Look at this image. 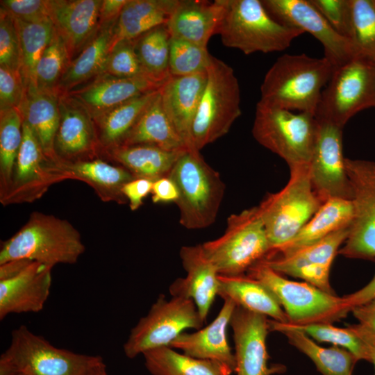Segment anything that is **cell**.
<instances>
[{"mask_svg":"<svg viewBox=\"0 0 375 375\" xmlns=\"http://www.w3.org/2000/svg\"><path fill=\"white\" fill-rule=\"evenodd\" d=\"M334 68L325 57L312 58L305 53L282 55L265 75L260 101L315 115Z\"/></svg>","mask_w":375,"mask_h":375,"instance_id":"6da1fadb","label":"cell"},{"mask_svg":"<svg viewBox=\"0 0 375 375\" xmlns=\"http://www.w3.org/2000/svg\"><path fill=\"white\" fill-rule=\"evenodd\" d=\"M85 250L81 233L69 221L34 211L17 232L1 244L0 265L20 259L51 267L71 265Z\"/></svg>","mask_w":375,"mask_h":375,"instance_id":"7a4b0ae2","label":"cell"},{"mask_svg":"<svg viewBox=\"0 0 375 375\" xmlns=\"http://www.w3.org/2000/svg\"><path fill=\"white\" fill-rule=\"evenodd\" d=\"M176 183L179 197L176 204L179 223L188 229L212 224L222 201L226 186L219 174L196 149L183 151L169 176Z\"/></svg>","mask_w":375,"mask_h":375,"instance_id":"3957f363","label":"cell"},{"mask_svg":"<svg viewBox=\"0 0 375 375\" xmlns=\"http://www.w3.org/2000/svg\"><path fill=\"white\" fill-rule=\"evenodd\" d=\"M303 33L276 21L260 0H226L217 32L224 46L246 55L283 51Z\"/></svg>","mask_w":375,"mask_h":375,"instance_id":"277c9868","label":"cell"},{"mask_svg":"<svg viewBox=\"0 0 375 375\" xmlns=\"http://www.w3.org/2000/svg\"><path fill=\"white\" fill-rule=\"evenodd\" d=\"M102 361L99 356L57 348L22 325L1 356L0 375H84Z\"/></svg>","mask_w":375,"mask_h":375,"instance_id":"5b68a950","label":"cell"},{"mask_svg":"<svg viewBox=\"0 0 375 375\" xmlns=\"http://www.w3.org/2000/svg\"><path fill=\"white\" fill-rule=\"evenodd\" d=\"M290 172L284 188L268 194L258 206L269 253L291 240L323 203L312 189L308 165L290 168Z\"/></svg>","mask_w":375,"mask_h":375,"instance_id":"8992f818","label":"cell"},{"mask_svg":"<svg viewBox=\"0 0 375 375\" xmlns=\"http://www.w3.org/2000/svg\"><path fill=\"white\" fill-rule=\"evenodd\" d=\"M318 121L308 112L297 113L258 101L252 127L254 139L284 160L290 168L308 165Z\"/></svg>","mask_w":375,"mask_h":375,"instance_id":"52a82bcc","label":"cell"},{"mask_svg":"<svg viewBox=\"0 0 375 375\" xmlns=\"http://www.w3.org/2000/svg\"><path fill=\"white\" fill-rule=\"evenodd\" d=\"M241 113L240 85L233 69L212 56L192 124L193 149L200 151L227 134Z\"/></svg>","mask_w":375,"mask_h":375,"instance_id":"ba28073f","label":"cell"},{"mask_svg":"<svg viewBox=\"0 0 375 375\" xmlns=\"http://www.w3.org/2000/svg\"><path fill=\"white\" fill-rule=\"evenodd\" d=\"M247 274L260 281L275 295L290 324L332 323L351 312L343 297L328 293L306 282L287 279L262 260L251 267Z\"/></svg>","mask_w":375,"mask_h":375,"instance_id":"9c48e42d","label":"cell"},{"mask_svg":"<svg viewBox=\"0 0 375 375\" xmlns=\"http://www.w3.org/2000/svg\"><path fill=\"white\" fill-rule=\"evenodd\" d=\"M201 246L219 274H244L270 251L258 206L231 214L227 219L224 233Z\"/></svg>","mask_w":375,"mask_h":375,"instance_id":"30bf717a","label":"cell"},{"mask_svg":"<svg viewBox=\"0 0 375 375\" xmlns=\"http://www.w3.org/2000/svg\"><path fill=\"white\" fill-rule=\"evenodd\" d=\"M371 107L375 108V61L356 55L334 68L315 116L344 128L352 117Z\"/></svg>","mask_w":375,"mask_h":375,"instance_id":"8fae6325","label":"cell"},{"mask_svg":"<svg viewBox=\"0 0 375 375\" xmlns=\"http://www.w3.org/2000/svg\"><path fill=\"white\" fill-rule=\"evenodd\" d=\"M204 322L192 299L176 296L167 299L160 294L147 315L131 329L124 352L133 358L147 351L169 347L185 330H199Z\"/></svg>","mask_w":375,"mask_h":375,"instance_id":"7c38bea8","label":"cell"},{"mask_svg":"<svg viewBox=\"0 0 375 375\" xmlns=\"http://www.w3.org/2000/svg\"><path fill=\"white\" fill-rule=\"evenodd\" d=\"M353 205L347 238L338 254L375 260V161L345 158Z\"/></svg>","mask_w":375,"mask_h":375,"instance_id":"4fadbf2b","label":"cell"},{"mask_svg":"<svg viewBox=\"0 0 375 375\" xmlns=\"http://www.w3.org/2000/svg\"><path fill=\"white\" fill-rule=\"evenodd\" d=\"M60 165L46 156L33 131L23 122V139L11 185L1 203H31L40 199L51 185L65 181Z\"/></svg>","mask_w":375,"mask_h":375,"instance_id":"5bb4252c","label":"cell"},{"mask_svg":"<svg viewBox=\"0 0 375 375\" xmlns=\"http://www.w3.org/2000/svg\"><path fill=\"white\" fill-rule=\"evenodd\" d=\"M317 121L316 138L308 164L312 189L322 203L336 198L351 200L352 190L343 156V128Z\"/></svg>","mask_w":375,"mask_h":375,"instance_id":"9a60e30c","label":"cell"},{"mask_svg":"<svg viewBox=\"0 0 375 375\" xmlns=\"http://www.w3.org/2000/svg\"><path fill=\"white\" fill-rule=\"evenodd\" d=\"M265 8L278 22L307 32L323 46L324 57L334 67L357 55L351 41L338 33L309 0H262Z\"/></svg>","mask_w":375,"mask_h":375,"instance_id":"2e32d148","label":"cell"},{"mask_svg":"<svg viewBox=\"0 0 375 375\" xmlns=\"http://www.w3.org/2000/svg\"><path fill=\"white\" fill-rule=\"evenodd\" d=\"M348 233L349 227L343 228L290 255L262 261L282 275L301 278L328 293L335 294L330 285V269Z\"/></svg>","mask_w":375,"mask_h":375,"instance_id":"e0dca14e","label":"cell"},{"mask_svg":"<svg viewBox=\"0 0 375 375\" xmlns=\"http://www.w3.org/2000/svg\"><path fill=\"white\" fill-rule=\"evenodd\" d=\"M229 326L233 332L236 375H272L283 372V365L268 364L266 340L267 317L236 306Z\"/></svg>","mask_w":375,"mask_h":375,"instance_id":"ac0fdd59","label":"cell"},{"mask_svg":"<svg viewBox=\"0 0 375 375\" xmlns=\"http://www.w3.org/2000/svg\"><path fill=\"white\" fill-rule=\"evenodd\" d=\"M60 120L54 141L62 163L97 158L101 153L94 122L88 110L67 94H60Z\"/></svg>","mask_w":375,"mask_h":375,"instance_id":"d6986e66","label":"cell"},{"mask_svg":"<svg viewBox=\"0 0 375 375\" xmlns=\"http://www.w3.org/2000/svg\"><path fill=\"white\" fill-rule=\"evenodd\" d=\"M52 269L33 261L13 276L0 280V319L12 313L41 311L49 296Z\"/></svg>","mask_w":375,"mask_h":375,"instance_id":"ffe728a7","label":"cell"},{"mask_svg":"<svg viewBox=\"0 0 375 375\" xmlns=\"http://www.w3.org/2000/svg\"><path fill=\"white\" fill-rule=\"evenodd\" d=\"M180 258L186 272L185 278H177L169 287L172 297L192 299L205 322L219 292V273L206 257L201 244L183 246Z\"/></svg>","mask_w":375,"mask_h":375,"instance_id":"44dd1931","label":"cell"},{"mask_svg":"<svg viewBox=\"0 0 375 375\" xmlns=\"http://www.w3.org/2000/svg\"><path fill=\"white\" fill-rule=\"evenodd\" d=\"M101 1L48 0L49 17L67 46L70 60L99 29Z\"/></svg>","mask_w":375,"mask_h":375,"instance_id":"7402d4cb","label":"cell"},{"mask_svg":"<svg viewBox=\"0 0 375 375\" xmlns=\"http://www.w3.org/2000/svg\"><path fill=\"white\" fill-rule=\"evenodd\" d=\"M236 304L224 299V304L215 319L194 333L183 332L169 344L183 353L200 359L222 363L235 372V360L227 337V330Z\"/></svg>","mask_w":375,"mask_h":375,"instance_id":"603a6c76","label":"cell"},{"mask_svg":"<svg viewBox=\"0 0 375 375\" xmlns=\"http://www.w3.org/2000/svg\"><path fill=\"white\" fill-rule=\"evenodd\" d=\"M164 83L147 76L118 78L101 74L69 95L81 104L93 119L135 97L160 89Z\"/></svg>","mask_w":375,"mask_h":375,"instance_id":"cb8c5ba5","label":"cell"},{"mask_svg":"<svg viewBox=\"0 0 375 375\" xmlns=\"http://www.w3.org/2000/svg\"><path fill=\"white\" fill-rule=\"evenodd\" d=\"M206 80L207 70L170 76L160 89L163 109L188 149H193L192 127Z\"/></svg>","mask_w":375,"mask_h":375,"instance_id":"d4e9b609","label":"cell"},{"mask_svg":"<svg viewBox=\"0 0 375 375\" xmlns=\"http://www.w3.org/2000/svg\"><path fill=\"white\" fill-rule=\"evenodd\" d=\"M226 0H178L166 24L171 36L207 48L224 18Z\"/></svg>","mask_w":375,"mask_h":375,"instance_id":"484cf974","label":"cell"},{"mask_svg":"<svg viewBox=\"0 0 375 375\" xmlns=\"http://www.w3.org/2000/svg\"><path fill=\"white\" fill-rule=\"evenodd\" d=\"M60 93L37 88L33 83L25 87L22 102L17 107L23 122L33 131L46 156L62 164L54 150V141L60 120Z\"/></svg>","mask_w":375,"mask_h":375,"instance_id":"4316f807","label":"cell"},{"mask_svg":"<svg viewBox=\"0 0 375 375\" xmlns=\"http://www.w3.org/2000/svg\"><path fill=\"white\" fill-rule=\"evenodd\" d=\"M60 166L65 180H77L87 183L102 201L119 205L128 203L122 188L135 178L124 167L110 164L100 158L64 162Z\"/></svg>","mask_w":375,"mask_h":375,"instance_id":"83f0119b","label":"cell"},{"mask_svg":"<svg viewBox=\"0 0 375 375\" xmlns=\"http://www.w3.org/2000/svg\"><path fill=\"white\" fill-rule=\"evenodd\" d=\"M352 218L351 200L328 199L291 240L270 252L265 258L288 256L312 244L340 229L349 227Z\"/></svg>","mask_w":375,"mask_h":375,"instance_id":"f1b7e54d","label":"cell"},{"mask_svg":"<svg viewBox=\"0 0 375 375\" xmlns=\"http://www.w3.org/2000/svg\"><path fill=\"white\" fill-rule=\"evenodd\" d=\"M218 295L229 299L236 306L270 317L278 322H288V317L275 295L264 284L247 274H219Z\"/></svg>","mask_w":375,"mask_h":375,"instance_id":"f546056e","label":"cell"},{"mask_svg":"<svg viewBox=\"0 0 375 375\" xmlns=\"http://www.w3.org/2000/svg\"><path fill=\"white\" fill-rule=\"evenodd\" d=\"M183 151H167L153 145L136 144L119 146L103 153L126 169L135 178L154 181L169 176Z\"/></svg>","mask_w":375,"mask_h":375,"instance_id":"4dcf8cb0","label":"cell"},{"mask_svg":"<svg viewBox=\"0 0 375 375\" xmlns=\"http://www.w3.org/2000/svg\"><path fill=\"white\" fill-rule=\"evenodd\" d=\"M136 144L153 145L172 151L188 149L163 109L160 90L119 146Z\"/></svg>","mask_w":375,"mask_h":375,"instance_id":"1f68e13d","label":"cell"},{"mask_svg":"<svg viewBox=\"0 0 375 375\" xmlns=\"http://www.w3.org/2000/svg\"><path fill=\"white\" fill-rule=\"evenodd\" d=\"M178 0H127L113 28L112 44L166 24Z\"/></svg>","mask_w":375,"mask_h":375,"instance_id":"d6a6232c","label":"cell"},{"mask_svg":"<svg viewBox=\"0 0 375 375\" xmlns=\"http://www.w3.org/2000/svg\"><path fill=\"white\" fill-rule=\"evenodd\" d=\"M115 23L100 25L94 37L69 62L58 86L60 94L72 91L77 85L100 74L112 45Z\"/></svg>","mask_w":375,"mask_h":375,"instance_id":"836d02e7","label":"cell"},{"mask_svg":"<svg viewBox=\"0 0 375 375\" xmlns=\"http://www.w3.org/2000/svg\"><path fill=\"white\" fill-rule=\"evenodd\" d=\"M270 331L284 334L289 342L306 355L322 375H352L358 360L345 349L333 346L321 347L305 333L288 328L281 322L269 320Z\"/></svg>","mask_w":375,"mask_h":375,"instance_id":"e575fe53","label":"cell"},{"mask_svg":"<svg viewBox=\"0 0 375 375\" xmlns=\"http://www.w3.org/2000/svg\"><path fill=\"white\" fill-rule=\"evenodd\" d=\"M159 90L135 97L93 119L102 153L122 144Z\"/></svg>","mask_w":375,"mask_h":375,"instance_id":"d590c367","label":"cell"},{"mask_svg":"<svg viewBox=\"0 0 375 375\" xmlns=\"http://www.w3.org/2000/svg\"><path fill=\"white\" fill-rule=\"evenodd\" d=\"M145 367L152 375H231L216 361L194 358L169 347L151 349L142 354Z\"/></svg>","mask_w":375,"mask_h":375,"instance_id":"8d00e7d4","label":"cell"},{"mask_svg":"<svg viewBox=\"0 0 375 375\" xmlns=\"http://www.w3.org/2000/svg\"><path fill=\"white\" fill-rule=\"evenodd\" d=\"M285 326L301 331L319 342L333 344L347 349L358 360L369 361L374 346L368 336L357 324L346 328L335 326L332 323H317L304 326H294L287 322Z\"/></svg>","mask_w":375,"mask_h":375,"instance_id":"74e56055","label":"cell"},{"mask_svg":"<svg viewBox=\"0 0 375 375\" xmlns=\"http://www.w3.org/2000/svg\"><path fill=\"white\" fill-rule=\"evenodd\" d=\"M171 38L167 25L162 24L135 40L136 53L145 75L161 83L171 76L169 70Z\"/></svg>","mask_w":375,"mask_h":375,"instance_id":"f35d334b","label":"cell"},{"mask_svg":"<svg viewBox=\"0 0 375 375\" xmlns=\"http://www.w3.org/2000/svg\"><path fill=\"white\" fill-rule=\"evenodd\" d=\"M21 49L20 73L24 86L31 83L35 67L55 33L48 18L38 22L14 19Z\"/></svg>","mask_w":375,"mask_h":375,"instance_id":"ab89813d","label":"cell"},{"mask_svg":"<svg viewBox=\"0 0 375 375\" xmlns=\"http://www.w3.org/2000/svg\"><path fill=\"white\" fill-rule=\"evenodd\" d=\"M23 139V119L17 108L0 112V199L8 192Z\"/></svg>","mask_w":375,"mask_h":375,"instance_id":"60d3db41","label":"cell"},{"mask_svg":"<svg viewBox=\"0 0 375 375\" xmlns=\"http://www.w3.org/2000/svg\"><path fill=\"white\" fill-rule=\"evenodd\" d=\"M70 61L67 46L55 29L51 40L38 62L30 83L42 90L58 92V84Z\"/></svg>","mask_w":375,"mask_h":375,"instance_id":"b9f144b4","label":"cell"},{"mask_svg":"<svg viewBox=\"0 0 375 375\" xmlns=\"http://www.w3.org/2000/svg\"><path fill=\"white\" fill-rule=\"evenodd\" d=\"M350 40L357 55L375 61V0H351Z\"/></svg>","mask_w":375,"mask_h":375,"instance_id":"7bdbcfd3","label":"cell"},{"mask_svg":"<svg viewBox=\"0 0 375 375\" xmlns=\"http://www.w3.org/2000/svg\"><path fill=\"white\" fill-rule=\"evenodd\" d=\"M212 55L207 48L171 38L169 70L171 76H185L207 70Z\"/></svg>","mask_w":375,"mask_h":375,"instance_id":"ee69618b","label":"cell"},{"mask_svg":"<svg viewBox=\"0 0 375 375\" xmlns=\"http://www.w3.org/2000/svg\"><path fill=\"white\" fill-rule=\"evenodd\" d=\"M101 74L118 78L147 76L136 53L135 40H121L112 45Z\"/></svg>","mask_w":375,"mask_h":375,"instance_id":"f6af8a7d","label":"cell"},{"mask_svg":"<svg viewBox=\"0 0 375 375\" xmlns=\"http://www.w3.org/2000/svg\"><path fill=\"white\" fill-rule=\"evenodd\" d=\"M0 65L20 72L21 49L14 19L0 9Z\"/></svg>","mask_w":375,"mask_h":375,"instance_id":"bcb514c9","label":"cell"},{"mask_svg":"<svg viewBox=\"0 0 375 375\" xmlns=\"http://www.w3.org/2000/svg\"><path fill=\"white\" fill-rule=\"evenodd\" d=\"M309 1L338 33L350 40L351 33V0Z\"/></svg>","mask_w":375,"mask_h":375,"instance_id":"7dc6e473","label":"cell"},{"mask_svg":"<svg viewBox=\"0 0 375 375\" xmlns=\"http://www.w3.org/2000/svg\"><path fill=\"white\" fill-rule=\"evenodd\" d=\"M24 91L21 73L0 65V112L17 108Z\"/></svg>","mask_w":375,"mask_h":375,"instance_id":"c3c4849f","label":"cell"},{"mask_svg":"<svg viewBox=\"0 0 375 375\" xmlns=\"http://www.w3.org/2000/svg\"><path fill=\"white\" fill-rule=\"evenodd\" d=\"M1 8L13 19L38 22L49 18L48 0H1Z\"/></svg>","mask_w":375,"mask_h":375,"instance_id":"681fc988","label":"cell"},{"mask_svg":"<svg viewBox=\"0 0 375 375\" xmlns=\"http://www.w3.org/2000/svg\"><path fill=\"white\" fill-rule=\"evenodd\" d=\"M153 183L149 179L135 178L123 186L122 193L132 211L138 210L143 204L144 199L151 194Z\"/></svg>","mask_w":375,"mask_h":375,"instance_id":"f907efd6","label":"cell"},{"mask_svg":"<svg viewBox=\"0 0 375 375\" xmlns=\"http://www.w3.org/2000/svg\"><path fill=\"white\" fill-rule=\"evenodd\" d=\"M358 325L375 345V298L351 308Z\"/></svg>","mask_w":375,"mask_h":375,"instance_id":"816d5d0a","label":"cell"},{"mask_svg":"<svg viewBox=\"0 0 375 375\" xmlns=\"http://www.w3.org/2000/svg\"><path fill=\"white\" fill-rule=\"evenodd\" d=\"M151 200L154 203H176L179 197L178 188L169 176L162 177L153 181L151 190Z\"/></svg>","mask_w":375,"mask_h":375,"instance_id":"f5cc1de1","label":"cell"},{"mask_svg":"<svg viewBox=\"0 0 375 375\" xmlns=\"http://www.w3.org/2000/svg\"><path fill=\"white\" fill-rule=\"evenodd\" d=\"M127 0H103L99 10V24L115 23Z\"/></svg>","mask_w":375,"mask_h":375,"instance_id":"db71d44e","label":"cell"},{"mask_svg":"<svg viewBox=\"0 0 375 375\" xmlns=\"http://www.w3.org/2000/svg\"><path fill=\"white\" fill-rule=\"evenodd\" d=\"M346 304L352 308L363 304L375 298V274L372 279L358 291L343 297Z\"/></svg>","mask_w":375,"mask_h":375,"instance_id":"11a10c76","label":"cell"},{"mask_svg":"<svg viewBox=\"0 0 375 375\" xmlns=\"http://www.w3.org/2000/svg\"><path fill=\"white\" fill-rule=\"evenodd\" d=\"M84 375H107L106 365L103 361L93 367Z\"/></svg>","mask_w":375,"mask_h":375,"instance_id":"9f6ffc18","label":"cell"},{"mask_svg":"<svg viewBox=\"0 0 375 375\" xmlns=\"http://www.w3.org/2000/svg\"><path fill=\"white\" fill-rule=\"evenodd\" d=\"M371 363L373 364L374 367V373L373 375H375V346H374L372 349L371 353H370V358L369 361Z\"/></svg>","mask_w":375,"mask_h":375,"instance_id":"6f0895ef","label":"cell"},{"mask_svg":"<svg viewBox=\"0 0 375 375\" xmlns=\"http://www.w3.org/2000/svg\"><path fill=\"white\" fill-rule=\"evenodd\" d=\"M18 375H24V374H18Z\"/></svg>","mask_w":375,"mask_h":375,"instance_id":"680465c9","label":"cell"}]
</instances>
